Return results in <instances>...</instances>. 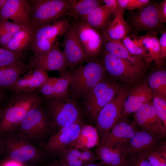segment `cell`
I'll list each match as a JSON object with an SVG mask.
<instances>
[{"mask_svg": "<svg viewBox=\"0 0 166 166\" xmlns=\"http://www.w3.org/2000/svg\"><path fill=\"white\" fill-rule=\"evenodd\" d=\"M44 99L38 93L20 92L14 93L8 104L0 116V134L11 132L19 125L28 112L40 105Z\"/></svg>", "mask_w": 166, "mask_h": 166, "instance_id": "obj_1", "label": "cell"}, {"mask_svg": "<svg viewBox=\"0 0 166 166\" xmlns=\"http://www.w3.org/2000/svg\"><path fill=\"white\" fill-rule=\"evenodd\" d=\"M68 71L70 79L69 95L77 100L83 99L105 77V69L102 60H92Z\"/></svg>", "mask_w": 166, "mask_h": 166, "instance_id": "obj_2", "label": "cell"}, {"mask_svg": "<svg viewBox=\"0 0 166 166\" xmlns=\"http://www.w3.org/2000/svg\"><path fill=\"white\" fill-rule=\"evenodd\" d=\"M50 126L58 130L73 123L82 121L83 112L78 101L69 94L44 99Z\"/></svg>", "mask_w": 166, "mask_h": 166, "instance_id": "obj_3", "label": "cell"}, {"mask_svg": "<svg viewBox=\"0 0 166 166\" xmlns=\"http://www.w3.org/2000/svg\"><path fill=\"white\" fill-rule=\"evenodd\" d=\"M71 0H30L32 28L34 32L40 27L66 17Z\"/></svg>", "mask_w": 166, "mask_h": 166, "instance_id": "obj_4", "label": "cell"}, {"mask_svg": "<svg viewBox=\"0 0 166 166\" xmlns=\"http://www.w3.org/2000/svg\"><path fill=\"white\" fill-rule=\"evenodd\" d=\"M121 87L117 82L105 77L82 99L86 112L96 121L101 109L118 93Z\"/></svg>", "mask_w": 166, "mask_h": 166, "instance_id": "obj_5", "label": "cell"}, {"mask_svg": "<svg viewBox=\"0 0 166 166\" xmlns=\"http://www.w3.org/2000/svg\"><path fill=\"white\" fill-rule=\"evenodd\" d=\"M130 11L126 21L129 28L128 35L136 36L142 32L162 33L166 31L159 19L157 3L151 1L140 9Z\"/></svg>", "mask_w": 166, "mask_h": 166, "instance_id": "obj_6", "label": "cell"}, {"mask_svg": "<svg viewBox=\"0 0 166 166\" xmlns=\"http://www.w3.org/2000/svg\"><path fill=\"white\" fill-rule=\"evenodd\" d=\"M101 56L105 71L113 77L128 83L138 81L148 68L135 65L103 49Z\"/></svg>", "mask_w": 166, "mask_h": 166, "instance_id": "obj_7", "label": "cell"}, {"mask_svg": "<svg viewBox=\"0 0 166 166\" xmlns=\"http://www.w3.org/2000/svg\"><path fill=\"white\" fill-rule=\"evenodd\" d=\"M129 91L125 86L121 87L117 94L100 111L96 122L101 141L120 118Z\"/></svg>", "mask_w": 166, "mask_h": 166, "instance_id": "obj_8", "label": "cell"}, {"mask_svg": "<svg viewBox=\"0 0 166 166\" xmlns=\"http://www.w3.org/2000/svg\"><path fill=\"white\" fill-rule=\"evenodd\" d=\"M71 23L88 58L91 60L99 58L103 51L104 38L101 32L80 19L73 20Z\"/></svg>", "mask_w": 166, "mask_h": 166, "instance_id": "obj_9", "label": "cell"}, {"mask_svg": "<svg viewBox=\"0 0 166 166\" xmlns=\"http://www.w3.org/2000/svg\"><path fill=\"white\" fill-rule=\"evenodd\" d=\"M63 37L60 45L63 48L67 68L73 70L79 65L91 61L84 51L71 22Z\"/></svg>", "mask_w": 166, "mask_h": 166, "instance_id": "obj_10", "label": "cell"}, {"mask_svg": "<svg viewBox=\"0 0 166 166\" xmlns=\"http://www.w3.org/2000/svg\"><path fill=\"white\" fill-rule=\"evenodd\" d=\"M60 45L58 40L49 51L38 57L32 58L27 65L28 70L40 68L47 72L58 71L61 76L64 75L67 71V68L65 56Z\"/></svg>", "mask_w": 166, "mask_h": 166, "instance_id": "obj_11", "label": "cell"}, {"mask_svg": "<svg viewBox=\"0 0 166 166\" xmlns=\"http://www.w3.org/2000/svg\"><path fill=\"white\" fill-rule=\"evenodd\" d=\"M19 125L22 131L32 138L45 135L48 132L50 126L47 113L41 108V105L30 109Z\"/></svg>", "mask_w": 166, "mask_h": 166, "instance_id": "obj_12", "label": "cell"}, {"mask_svg": "<svg viewBox=\"0 0 166 166\" xmlns=\"http://www.w3.org/2000/svg\"><path fill=\"white\" fill-rule=\"evenodd\" d=\"M83 125L81 121L61 128L48 140L45 149L50 154L59 155L65 149L71 148Z\"/></svg>", "mask_w": 166, "mask_h": 166, "instance_id": "obj_13", "label": "cell"}, {"mask_svg": "<svg viewBox=\"0 0 166 166\" xmlns=\"http://www.w3.org/2000/svg\"><path fill=\"white\" fill-rule=\"evenodd\" d=\"M30 1L6 0L0 11V20H11L23 26L32 27Z\"/></svg>", "mask_w": 166, "mask_h": 166, "instance_id": "obj_14", "label": "cell"}, {"mask_svg": "<svg viewBox=\"0 0 166 166\" xmlns=\"http://www.w3.org/2000/svg\"><path fill=\"white\" fill-rule=\"evenodd\" d=\"M139 129L134 120L130 121L127 117H121L100 141V144L111 145L127 143Z\"/></svg>", "mask_w": 166, "mask_h": 166, "instance_id": "obj_15", "label": "cell"}, {"mask_svg": "<svg viewBox=\"0 0 166 166\" xmlns=\"http://www.w3.org/2000/svg\"><path fill=\"white\" fill-rule=\"evenodd\" d=\"M134 118L140 128L148 130L165 136L166 127L157 116L152 101L143 105L136 111Z\"/></svg>", "mask_w": 166, "mask_h": 166, "instance_id": "obj_16", "label": "cell"}, {"mask_svg": "<svg viewBox=\"0 0 166 166\" xmlns=\"http://www.w3.org/2000/svg\"><path fill=\"white\" fill-rule=\"evenodd\" d=\"M24 73L9 89L14 93L35 92L49 78L47 71L40 68Z\"/></svg>", "mask_w": 166, "mask_h": 166, "instance_id": "obj_17", "label": "cell"}, {"mask_svg": "<svg viewBox=\"0 0 166 166\" xmlns=\"http://www.w3.org/2000/svg\"><path fill=\"white\" fill-rule=\"evenodd\" d=\"M5 142L11 161L21 163L41 160L42 158L34 147L22 140L9 139Z\"/></svg>", "mask_w": 166, "mask_h": 166, "instance_id": "obj_18", "label": "cell"}, {"mask_svg": "<svg viewBox=\"0 0 166 166\" xmlns=\"http://www.w3.org/2000/svg\"><path fill=\"white\" fill-rule=\"evenodd\" d=\"M152 92L147 83L138 84L129 90L120 118L135 113L141 106L151 101Z\"/></svg>", "mask_w": 166, "mask_h": 166, "instance_id": "obj_19", "label": "cell"}, {"mask_svg": "<svg viewBox=\"0 0 166 166\" xmlns=\"http://www.w3.org/2000/svg\"><path fill=\"white\" fill-rule=\"evenodd\" d=\"M127 143L111 145L100 144L95 154L97 160L103 166H122L128 154Z\"/></svg>", "mask_w": 166, "mask_h": 166, "instance_id": "obj_20", "label": "cell"}, {"mask_svg": "<svg viewBox=\"0 0 166 166\" xmlns=\"http://www.w3.org/2000/svg\"><path fill=\"white\" fill-rule=\"evenodd\" d=\"M164 137L151 131L139 128L127 143L128 153L145 151Z\"/></svg>", "mask_w": 166, "mask_h": 166, "instance_id": "obj_21", "label": "cell"}, {"mask_svg": "<svg viewBox=\"0 0 166 166\" xmlns=\"http://www.w3.org/2000/svg\"><path fill=\"white\" fill-rule=\"evenodd\" d=\"M157 34V33L156 32L146 33L144 35L141 36H130L133 38H132L137 45L148 52L151 60L155 62L157 67L160 68L162 67L163 60L161 56Z\"/></svg>", "mask_w": 166, "mask_h": 166, "instance_id": "obj_22", "label": "cell"}, {"mask_svg": "<svg viewBox=\"0 0 166 166\" xmlns=\"http://www.w3.org/2000/svg\"><path fill=\"white\" fill-rule=\"evenodd\" d=\"M103 49L111 54L126 60L136 66L148 68L150 62L131 53L121 41L107 40L104 38Z\"/></svg>", "mask_w": 166, "mask_h": 166, "instance_id": "obj_23", "label": "cell"}, {"mask_svg": "<svg viewBox=\"0 0 166 166\" xmlns=\"http://www.w3.org/2000/svg\"><path fill=\"white\" fill-rule=\"evenodd\" d=\"M112 18L114 17L110 10L104 4L94 9L80 20L101 32L110 24L113 19Z\"/></svg>", "mask_w": 166, "mask_h": 166, "instance_id": "obj_24", "label": "cell"}, {"mask_svg": "<svg viewBox=\"0 0 166 166\" xmlns=\"http://www.w3.org/2000/svg\"><path fill=\"white\" fill-rule=\"evenodd\" d=\"M71 18L66 17L52 24L45 26L34 32V38L56 42L58 37L63 36L70 26Z\"/></svg>", "mask_w": 166, "mask_h": 166, "instance_id": "obj_25", "label": "cell"}, {"mask_svg": "<svg viewBox=\"0 0 166 166\" xmlns=\"http://www.w3.org/2000/svg\"><path fill=\"white\" fill-rule=\"evenodd\" d=\"M124 13L120 12L116 14L108 27L101 32L104 39L121 41L128 35L129 28L124 17Z\"/></svg>", "mask_w": 166, "mask_h": 166, "instance_id": "obj_26", "label": "cell"}, {"mask_svg": "<svg viewBox=\"0 0 166 166\" xmlns=\"http://www.w3.org/2000/svg\"><path fill=\"white\" fill-rule=\"evenodd\" d=\"M34 37V32L32 27H24L12 38L6 49L20 53L30 47Z\"/></svg>", "mask_w": 166, "mask_h": 166, "instance_id": "obj_27", "label": "cell"}, {"mask_svg": "<svg viewBox=\"0 0 166 166\" xmlns=\"http://www.w3.org/2000/svg\"><path fill=\"white\" fill-rule=\"evenodd\" d=\"M104 4L103 0H71L66 17L73 20H80L94 9Z\"/></svg>", "mask_w": 166, "mask_h": 166, "instance_id": "obj_28", "label": "cell"}, {"mask_svg": "<svg viewBox=\"0 0 166 166\" xmlns=\"http://www.w3.org/2000/svg\"><path fill=\"white\" fill-rule=\"evenodd\" d=\"M99 141V136L96 128L90 125H83L71 148L79 150L89 149L97 145Z\"/></svg>", "mask_w": 166, "mask_h": 166, "instance_id": "obj_29", "label": "cell"}, {"mask_svg": "<svg viewBox=\"0 0 166 166\" xmlns=\"http://www.w3.org/2000/svg\"><path fill=\"white\" fill-rule=\"evenodd\" d=\"M27 70V66L22 63L0 67V90L9 89Z\"/></svg>", "mask_w": 166, "mask_h": 166, "instance_id": "obj_30", "label": "cell"}, {"mask_svg": "<svg viewBox=\"0 0 166 166\" xmlns=\"http://www.w3.org/2000/svg\"><path fill=\"white\" fill-rule=\"evenodd\" d=\"M164 138L145 151L152 166H166V142Z\"/></svg>", "mask_w": 166, "mask_h": 166, "instance_id": "obj_31", "label": "cell"}, {"mask_svg": "<svg viewBox=\"0 0 166 166\" xmlns=\"http://www.w3.org/2000/svg\"><path fill=\"white\" fill-rule=\"evenodd\" d=\"M148 84L152 93L166 97V71L159 70L149 76Z\"/></svg>", "mask_w": 166, "mask_h": 166, "instance_id": "obj_32", "label": "cell"}, {"mask_svg": "<svg viewBox=\"0 0 166 166\" xmlns=\"http://www.w3.org/2000/svg\"><path fill=\"white\" fill-rule=\"evenodd\" d=\"M60 160L68 166L84 165L81 151L74 148L65 149L59 155Z\"/></svg>", "mask_w": 166, "mask_h": 166, "instance_id": "obj_33", "label": "cell"}, {"mask_svg": "<svg viewBox=\"0 0 166 166\" xmlns=\"http://www.w3.org/2000/svg\"><path fill=\"white\" fill-rule=\"evenodd\" d=\"M70 79L68 71L59 77H54L53 85V98L65 96L69 93Z\"/></svg>", "mask_w": 166, "mask_h": 166, "instance_id": "obj_34", "label": "cell"}, {"mask_svg": "<svg viewBox=\"0 0 166 166\" xmlns=\"http://www.w3.org/2000/svg\"><path fill=\"white\" fill-rule=\"evenodd\" d=\"M121 42L129 52L132 55L142 58L150 63L152 61L148 52L142 47L137 45L134 42L130 35H127Z\"/></svg>", "mask_w": 166, "mask_h": 166, "instance_id": "obj_35", "label": "cell"}, {"mask_svg": "<svg viewBox=\"0 0 166 166\" xmlns=\"http://www.w3.org/2000/svg\"><path fill=\"white\" fill-rule=\"evenodd\" d=\"M56 42L34 38L30 47L33 53L32 58L38 57L49 51Z\"/></svg>", "mask_w": 166, "mask_h": 166, "instance_id": "obj_36", "label": "cell"}, {"mask_svg": "<svg viewBox=\"0 0 166 166\" xmlns=\"http://www.w3.org/2000/svg\"><path fill=\"white\" fill-rule=\"evenodd\" d=\"M152 100L157 116L166 127V97L152 92Z\"/></svg>", "mask_w": 166, "mask_h": 166, "instance_id": "obj_37", "label": "cell"}, {"mask_svg": "<svg viewBox=\"0 0 166 166\" xmlns=\"http://www.w3.org/2000/svg\"><path fill=\"white\" fill-rule=\"evenodd\" d=\"M122 166H152L149 162L145 151L127 154Z\"/></svg>", "mask_w": 166, "mask_h": 166, "instance_id": "obj_38", "label": "cell"}, {"mask_svg": "<svg viewBox=\"0 0 166 166\" xmlns=\"http://www.w3.org/2000/svg\"><path fill=\"white\" fill-rule=\"evenodd\" d=\"M121 8L130 11L140 9L147 5L149 0H118Z\"/></svg>", "mask_w": 166, "mask_h": 166, "instance_id": "obj_39", "label": "cell"}, {"mask_svg": "<svg viewBox=\"0 0 166 166\" xmlns=\"http://www.w3.org/2000/svg\"><path fill=\"white\" fill-rule=\"evenodd\" d=\"M24 27L25 26L8 20H0V27L6 32L13 36Z\"/></svg>", "mask_w": 166, "mask_h": 166, "instance_id": "obj_40", "label": "cell"}, {"mask_svg": "<svg viewBox=\"0 0 166 166\" xmlns=\"http://www.w3.org/2000/svg\"><path fill=\"white\" fill-rule=\"evenodd\" d=\"M104 4L110 10L114 17L116 14L120 12H124V10L121 7L118 0H103Z\"/></svg>", "mask_w": 166, "mask_h": 166, "instance_id": "obj_41", "label": "cell"}, {"mask_svg": "<svg viewBox=\"0 0 166 166\" xmlns=\"http://www.w3.org/2000/svg\"><path fill=\"white\" fill-rule=\"evenodd\" d=\"M81 151L84 165L91 164L97 160V156L89 149H82Z\"/></svg>", "mask_w": 166, "mask_h": 166, "instance_id": "obj_42", "label": "cell"}, {"mask_svg": "<svg viewBox=\"0 0 166 166\" xmlns=\"http://www.w3.org/2000/svg\"><path fill=\"white\" fill-rule=\"evenodd\" d=\"M11 60L10 52L5 48H0V67L9 65Z\"/></svg>", "mask_w": 166, "mask_h": 166, "instance_id": "obj_43", "label": "cell"}, {"mask_svg": "<svg viewBox=\"0 0 166 166\" xmlns=\"http://www.w3.org/2000/svg\"><path fill=\"white\" fill-rule=\"evenodd\" d=\"M157 11L160 22L164 24L166 23V0L157 3Z\"/></svg>", "mask_w": 166, "mask_h": 166, "instance_id": "obj_44", "label": "cell"}, {"mask_svg": "<svg viewBox=\"0 0 166 166\" xmlns=\"http://www.w3.org/2000/svg\"><path fill=\"white\" fill-rule=\"evenodd\" d=\"M160 49L161 56L163 60L166 57V31L162 33V34L159 39Z\"/></svg>", "mask_w": 166, "mask_h": 166, "instance_id": "obj_45", "label": "cell"}, {"mask_svg": "<svg viewBox=\"0 0 166 166\" xmlns=\"http://www.w3.org/2000/svg\"><path fill=\"white\" fill-rule=\"evenodd\" d=\"M45 166H68L60 159L54 160Z\"/></svg>", "mask_w": 166, "mask_h": 166, "instance_id": "obj_46", "label": "cell"}, {"mask_svg": "<svg viewBox=\"0 0 166 166\" xmlns=\"http://www.w3.org/2000/svg\"><path fill=\"white\" fill-rule=\"evenodd\" d=\"M2 166H21L19 164V163H18L14 161L10 160L6 163H5Z\"/></svg>", "mask_w": 166, "mask_h": 166, "instance_id": "obj_47", "label": "cell"}, {"mask_svg": "<svg viewBox=\"0 0 166 166\" xmlns=\"http://www.w3.org/2000/svg\"><path fill=\"white\" fill-rule=\"evenodd\" d=\"M82 166H103V165L100 162L98 163H94L91 164L85 165Z\"/></svg>", "mask_w": 166, "mask_h": 166, "instance_id": "obj_48", "label": "cell"}, {"mask_svg": "<svg viewBox=\"0 0 166 166\" xmlns=\"http://www.w3.org/2000/svg\"><path fill=\"white\" fill-rule=\"evenodd\" d=\"M6 0H0V11L3 7Z\"/></svg>", "mask_w": 166, "mask_h": 166, "instance_id": "obj_49", "label": "cell"}, {"mask_svg": "<svg viewBox=\"0 0 166 166\" xmlns=\"http://www.w3.org/2000/svg\"><path fill=\"white\" fill-rule=\"evenodd\" d=\"M4 96V95L3 91L0 90V102L3 100Z\"/></svg>", "mask_w": 166, "mask_h": 166, "instance_id": "obj_50", "label": "cell"}, {"mask_svg": "<svg viewBox=\"0 0 166 166\" xmlns=\"http://www.w3.org/2000/svg\"><path fill=\"white\" fill-rule=\"evenodd\" d=\"M1 112V110H0V116Z\"/></svg>", "mask_w": 166, "mask_h": 166, "instance_id": "obj_51", "label": "cell"}, {"mask_svg": "<svg viewBox=\"0 0 166 166\" xmlns=\"http://www.w3.org/2000/svg\"><path fill=\"white\" fill-rule=\"evenodd\" d=\"M1 144V143H0V145Z\"/></svg>", "mask_w": 166, "mask_h": 166, "instance_id": "obj_52", "label": "cell"}, {"mask_svg": "<svg viewBox=\"0 0 166 166\" xmlns=\"http://www.w3.org/2000/svg\"></svg>", "mask_w": 166, "mask_h": 166, "instance_id": "obj_53", "label": "cell"}]
</instances>
